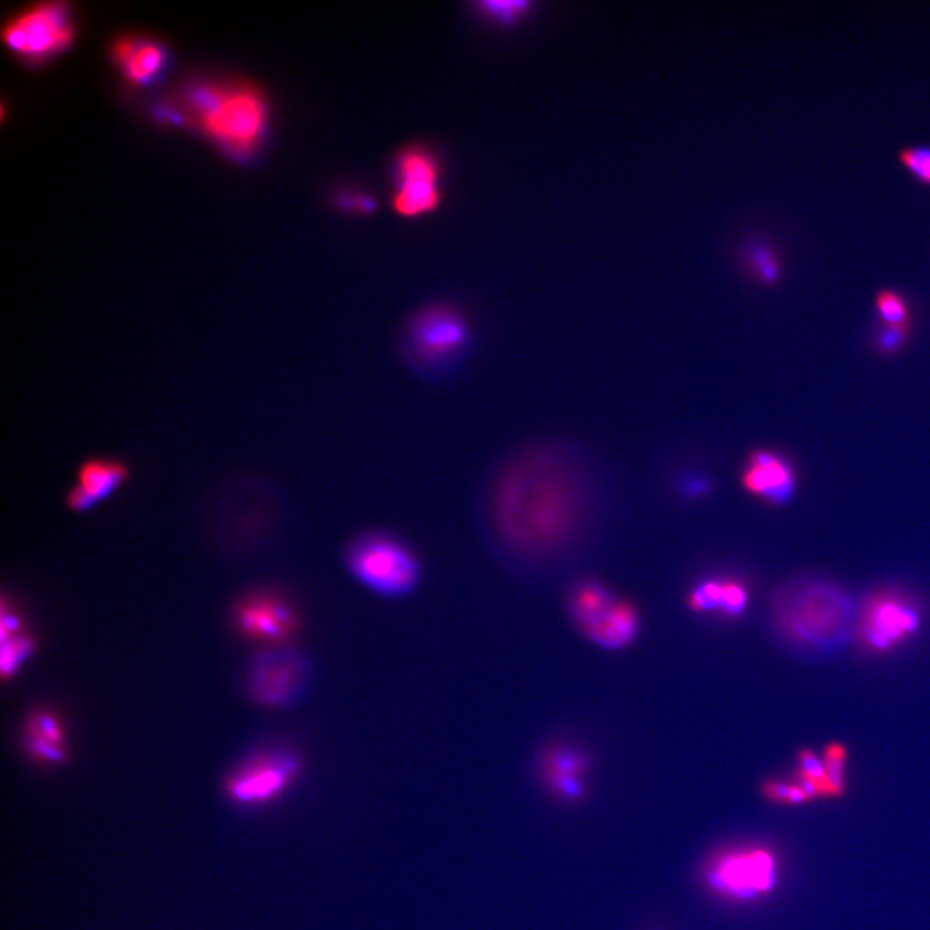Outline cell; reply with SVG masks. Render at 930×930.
<instances>
[{
  "label": "cell",
  "instance_id": "obj_16",
  "mask_svg": "<svg viewBox=\"0 0 930 930\" xmlns=\"http://www.w3.org/2000/svg\"><path fill=\"white\" fill-rule=\"evenodd\" d=\"M112 55L124 78L134 84L153 82L166 66L165 47L135 35H123L115 39Z\"/></svg>",
  "mask_w": 930,
  "mask_h": 930
},
{
  "label": "cell",
  "instance_id": "obj_12",
  "mask_svg": "<svg viewBox=\"0 0 930 930\" xmlns=\"http://www.w3.org/2000/svg\"><path fill=\"white\" fill-rule=\"evenodd\" d=\"M132 469L126 460L110 456H93L77 469V480L65 493L66 507L75 513H86L112 498L131 480Z\"/></svg>",
  "mask_w": 930,
  "mask_h": 930
},
{
  "label": "cell",
  "instance_id": "obj_4",
  "mask_svg": "<svg viewBox=\"0 0 930 930\" xmlns=\"http://www.w3.org/2000/svg\"><path fill=\"white\" fill-rule=\"evenodd\" d=\"M773 614L778 630L787 639L817 648L836 645L843 639L852 605L835 588L792 584L775 597Z\"/></svg>",
  "mask_w": 930,
  "mask_h": 930
},
{
  "label": "cell",
  "instance_id": "obj_18",
  "mask_svg": "<svg viewBox=\"0 0 930 930\" xmlns=\"http://www.w3.org/2000/svg\"><path fill=\"white\" fill-rule=\"evenodd\" d=\"M26 744L34 759L44 764H60L66 757L65 730L51 712L42 711L30 717L26 728Z\"/></svg>",
  "mask_w": 930,
  "mask_h": 930
},
{
  "label": "cell",
  "instance_id": "obj_7",
  "mask_svg": "<svg viewBox=\"0 0 930 930\" xmlns=\"http://www.w3.org/2000/svg\"><path fill=\"white\" fill-rule=\"evenodd\" d=\"M708 888L735 902L763 898L777 888L778 865L763 848L732 850L716 857L704 874Z\"/></svg>",
  "mask_w": 930,
  "mask_h": 930
},
{
  "label": "cell",
  "instance_id": "obj_8",
  "mask_svg": "<svg viewBox=\"0 0 930 930\" xmlns=\"http://www.w3.org/2000/svg\"><path fill=\"white\" fill-rule=\"evenodd\" d=\"M921 611L909 597L898 592H880L863 605L857 635L874 653L897 648L920 630Z\"/></svg>",
  "mask_w": 930,
  "mask_h": 930
},
{
  "label": "cell",
  "instance_id": "obj_24",
  "mask_svg": "<svg viewBox=\"0 0 930 930\" xmlns=\"http://www.w3.org/2000/svg\"><path fill=\"white\" fill-rule=\"evenodd\" d=\"M797 761H799L797 772L812 779L818 786L821 796H828L825 761L810 750L800 751L799 755H797Z\"/></svg>",
  "mask_w": 930,
  "mask_h": 930
},
{
  "label": "cell",
  "instance_id": "obj_14",
  "mask_svg": "<svg viewBox=\"0 0 930 930\" xmlns=\"http://www.w3.org/2000/svg\"><path fill=\"white\" fill-rule=\"evenodd\" d=\"M239 630L252 640L282 642L298 628L294 609L273 595H256L239 606Z\"/></svg>",
  "mask_w": 930,
  "mask_h": 930
},
{
  "label": "cell",
  "instance_id": "obj_13",
  "mask_svg": "<svg viewBox=\"0 0 930 930\" xmlns=\"http://www.w3.org/2000/svg\"><path fill=\"white\" fill-rule=\"evenodd\" d=\"M741 477L748 493L773 506H783L795 494V469L785 456L774 451L757 450L751 454Z\"/></svg>",
  "mask_w": 930,
  "mask_h": 930
},
{
  "label": "cell",
  "instance_id": "obj_9",
  "mask_svg": "<svg viewBox=\"0 0 930 930\" xmlns=\"http://www.w3.org/2000/svg\"><path fill=\"white\" fill-rule=\"evenodd\" d=\"M303 768L300 757L287 751H273L250 761L229 779L230 799L241 804L269 803L289 788Z\"/></svg>",
  "mask_w": 930,
  "mask_h": 930
},
{
  "label": "cell",
  "instance_id": "obj_15",
  "mask_svg": "<svg viewBox=\"0 0 930 930\" xmlns=\"http://www.w3.org/2000/svg\"><path fill=\"white\" fill-rule=\"evenodd\" d=\"M588 766V756L566 744L549 747L542 757V775L549 790L570 801L582 799V778Z\"/></svg>",
  "mask_w": 930,
  "mask_h": 930
},
{
  "label": "cell",
  "instance_id": "obj_28",
  "mask_svg": "<svg viewBox=\"0 0 930 930\" xmlns=\"http://www.w3.org/2000/svg\"><path fill=\"white\" fill-rule=\"evenodd\" d=\"M909 329H894L887 327V332L880 339V347L884 352L896 351L902 341L905 340L906 332Z\"/></svg>",
  "mask_w": 930,
  "mask_h": 930
},
{
  "label": "cell",
  "instance_id": "obj_22",
  "mask_svg": "<svg viewBox=\"0 0 930 930\" xmlns=\"http://www.w3.org/2000/svg\"><path fill=\"white\" fill-rule=\"evenodd\" d=\"M881 321L894 329H909L910 313L906 301L896 291L883 290L876 296Z\"/></svg>",
  "mask_w": 930,
  "mask_h": 930
},
{
  "label": "cell",
  "instance_id": "obj_11",
  "mask_svg": "<svg viewBox=\"0 0 930 930\" xmlns=\"http://www.w3.org/2000/svg\"><path fill=\"white\" fill-rule=\"evenodd\" d=\"M440 201L438 167L431 154L411 149L398 158L393 203L401 215L415 217L434 210Z\"/></svg>",
  "mask_w": 930,
  "mask_h": 930
},
{
  "label": "cell",
  "instance_id": "obj_5",
  "mask_svg": "<svg viewBox=\"0 0 930 930\" xmlns=\"http://www.w3.org/2000/svg\"><path fill=\"white\" fill-rule=\"evenodd\" d=\"M345 568L375 595L402 599L418 587L422 566L413 549L387 531H365L349 542Z\"/></svg>",
  "mask_w": 930,
  "mask_h": 930
},
{
  "label": "cell",
  "instance_id": "obj_20",
  "mask_svg": "<svg viewBox=\"0 0 930 930\" xmlns=\"http://www.w3.org/2000/svg\"><path fill=\"white\" fill-rule=\"evenodd\" d=\"M847 750L839 743L828 744L825 750L826 778L828 796L837 797L845 791V773H847Z\"/></svg>",
  "mask_w": 930,
  "mask_h": 930
},
{
  "label": "cell",
  "instance_id": "obj_27",
  "mask_svg": "<svg viewBox=\"0 0 930 930\" xmlns=\"http://www.w3.org/2000/svg\"><path fill=\"white\" fill-rule=\"evenodd\" d=\"M790 790L791 785H788V783L782 781H778V779H770V781H766L763 786V794L766 799L777 804L788 805V796H790Z\"/></svg>",
  "mask_w": 930,
  "mask_h": 930
},
{
  "label": "cell",
  "instance_id": "obj_3",
  "mask_svg": "<svg viewBox=\"0 0 930 930\" xmlns=\"http://www.w3.org/2000/svg\"><path fill=\"white\" fill-rule=\"evenodd\" d=\"M186 103L193 122L238 158L254 154L267 134V101L250 84L199 83L190 88Z\"/></svg>",
  "mask_w": 930,
  "mask_h": 930
},
{
  "label": "cell",
  "instance_id": "obj_21",
  "mask_svg": "<svg viewBox=\"0 0 930 930\" xmlns=\"http://www.w3.org/2000/svg\"><path fill=\"white\" fill-rule=\"evenodd\" d=\"M2 672L4 676H11L17 671L21 662L29 657L33 650V640L22 635L21 630L2 633Z\"/></svg>",
  "mask_w": 930,
  "mask_h": 930
},
{
  "label": "cell",
  "instance_id": "obj_1",
  "mask_svg": "<svg viewBox=\"0 0 930 930\" xmlns=\"http://www.w3.org/2000/svg\"><path fill=\"white\" fill-rule=\"evenodd\" d=\"M568 476L547 447H527L500 460L480 496L481 518L496 546L525 560L568 546L582 521V502Z\"/></svg>",
  "mask_w": 930,
  "mask_h": 930
},
{
  "label": "cell",
  "instance_id": "obj_23",
  "mask_svg": "<svg viewBox=\"0 0 930 930\" xmlns=\"http://www.w3.org/2000/svg\"><path fill=\"white\" fill-rule=\"evenodd\" d=\"M899 162L920 184L930 186V148L911 146L898 154Z\"/></svg>",
  "mask_w": 930,
  "mask_h": 930
},
{
  "label": "cell",
  "instance_id": "obj_2",
  "mask_svg": "<svg viewBox=\"0 0 930 930\" xmlns=\"http://www.w3.org/2000/svg\"><path fill=\"white\" fill-rule=\"evenodd\" d=\"M473 330L462 310L428 304L414 310L397 334V352L407 370L427 382H444L463 369Z\"/></svg>",
  "mask_w": 930,
  "mask_h": 930
},
{
  "label": "cell",
  "instance_id": "obj_19",
  "mask_svg": "<svg viewBox=\"0 0 930 930\" xmlns=\"http://www.w3.org/2000/svg\"><path fill=\"white\" fill-rule=\"evenodd\" d=\"M615 601L605 587L595 582L580 584L571 597V613L577 620L580 630L599 618Z\"/></svg>",
  "mask_w": 930,
  "mask_h": 930
},
{
  "label": "cell",
  "instance_id": "obj_10",
  "mask_svg": "<svg viewBox=\"0 0 930 930\" xmlns=\"http://www.w3.org/2000/svg\"><path fill=\"white\" fill-rule=\"evenodd\" d=\"M309 680L310 666L303 654L291 649L270 650L256 661L251 688L260 703L283 707L299 701Z\"/></svg>",
  "mask_w": 930,
  "mask_h": 930
},
{
  "label": "cell",
  "instance_id": "obj_26",
  "mask_svg": "<svg viewBox=\"0 0 930 930\" xmlns=\"http://www.w3.org/2000/svg\"><path fill=\"white\" fill-rule=\"evenodd\" d=\"M752 259L755 261V267L760 276L766 281H774L778 277V265L773 255L768 251L756 250L752 252Z\"/></svg>",
  "mask_w": 930,
  "mask_h": 930
},
{
  "label": "cell",
  "instance_id": "obj_29",
  "mask_svg": "<svg viewBox=\"0 0 930 930\" xmlns=\"http://www.w3.org/2000/svg\"><path fill=\"white\" fill-rule=\"evenodd\" d=\"M795 775V785L804 792L805 796L808 797V800H812L814 797L821 796V792H819L818 786L812 781V779L805 777L804 774L797 772V770Z\"/></svg>",
  "mask_w": 930,
  "mask_h": 930
},
{
  "label": "cell",
  "instance_id": "obj_25",
  "mask_svg": "<svg viewBox=\"0 0 930 930\" xmlns=\"http://www.w3.org/2000/svg\"><path fill=\"white\" fill-rule=\"evenodd\" d=\"M526 6L527 4L522 2H489L484 3V11L494 19L509 21L515 19L518 12L524 10Z\"/></svg>",
  "mask_w": 930,
  "mask_h": 930
},
{
  "label": "cell",
  "instance_id": "obj_6",
  "mask_svg": "<svg viewBox=\"0 0 930 930\" xmlns=\"http://www.w3.org/2000/svg\"><path fill=\"white\" fill-rule=\"evenodd\" d=\"M75 28L68 4L35 3L13 15L2 29V39L21 60L42 62L65 51L74 41Z\"/></svg>",
  "mask_w": 930,
  "mask_h": 930
},
{
  "label": "cell",
  "instance_id": "obj_17",
  "mask_svg": "<svg viewBox=\"0 0 930 930\" xmlns=\"http://www.w3.org/2000/svg\"><path fill=\"white\" fill-rule=\"evenodd\" d=\"M582 631L601 648L617 650L635 639L639 631V615L630 602L615 600Z\"/></svg>",
  "mask_w": 930,
  "mask_h": 930
}]
</instances>
